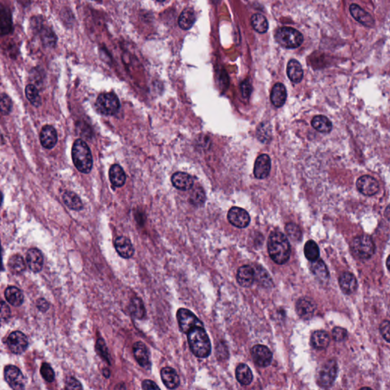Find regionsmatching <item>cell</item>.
Masks as SVG:
<instances>
[{"label": "cell", "mask_w": 390, "mask_h": 390, "mask_svg": "<svg viewBox=\"0 0 390 390\" xmlns=\"http://www.w3.org/2000/svg\"><path fill=\"white\" fill-rule=\"evenodd\" d=\"M267 250L273 261L278 264L287 262L291 254L288 239L284 233L279 231L270 233L267 241Z\"/></svg>", "instance_id": "1"}, {"label": "cell", "mask_w": 390, "mask_h": 390, "mask_svg": "<svg viewBox=\"0 0 390 390\" xmlns=\"http://www.w3.org/2000/svg\"><path fill=\"white\" fill-rule=\"evenodd\" d=\"M191 351L199 358H206L211 353V343L204 327H196L188 333Z\"/></svg>", "instance_id": "2"}, {"label": "cell", "mask_w": 390, "mask_h": 390, "mask_svg": "<svg viewBox=\"0 0 390 390\" xmlns=\"http://www.w3.org/2000/svg\"><path fill=\"white\" fill-rule=\"evenodd\" d=\"M72 159L74 166L84 174H89L93 166V158L90 148L81 139L74 142L72 148Z\"/></svg>", "instance_id": "3"}, {"label": "cell", "mask_w": 390, "mask_h": 390, "mask_svg": "<svg viewBox=\"0 0 390 390\" xmlns=\"http://www.w3.org/2000/svg\"><path fill=\"white\" fill-rule=\"evenodd\" d=\"M276 41L286 48H299L303 42V36L300 31L291 27H282L276 32Z\"/></svg>", "instance_id": "4"}, {"label": "cell", "mask_w": 390, "mask_h": 390, "mask_svg": "<svg viewBox=\"0 0 390 390\" xmlns=\"http://www.w3.org/2000/svg\"><path fill=\"white\" fill-rule=\"evenodd\" d=\"M118 97L113 92H106L99 95L95 102V108L101 115L112 116L120 109Z\"/></svg>", "instance_id": "5"}, {"label": "cell", "mask_w": 390, "mask_h": 390, "mask_svg": "<svg viewBox=\"0 0 390 390\" xmlns=\"http://www.w3.org/2000/svg\"><path fill=\"white\" fill-rule=\"evenodd\" d=\"M353 253L361 259H368L375 253V245L372 239L367 235L357 236L351 244Z\"/></svg>", "instance_id": "6"}, {"label": "cell", "mask_w": 390, "mask_h": 390, "mask_svg": "<svg viewBox=\"0 0 390 390\" xmlns=\"http://www.w3.org/2000/svg\"><path fill=\"white\" fill-rule=\"evenodd\" d=\"M338 374V365L334 360L325 363L317 374V383L321 387L328 388L334 384Z\"/></svg>", "instance_id": "7"}, {"label": "cell", "mask_w": 390, "mask_h": 390, "mask_svg": "<svg viewBox=\"0 0 390 390\" xmlns=\"http://www.w3.org/2000/svg\"><path fill=\"white\" fill-rule=\"evenodd\" d=\"M177 320L181 331L188 334L196 327H204L202 322L187 309H179L177 312Z\"/></svg>", "instance_id": "8"}, {"label": "cell", "mask_w": 390, "mask_h": 390, "mask_svg": "<svg viewBox=\"0 0 390 390\" xmlns=\"http://www.w3.org/2000/svg\"><path fill=\"white\" fill-rule=\"evenodd\" d=\"M4 377L7 384L15 390H24L26 384L25 376L15 366L8 365L4 370Z\"/></svg>", "instance_id": "9"}, {"label": "cell", "mask_w": 390, "mask_h": 390, "mask_svg": "<svg viewBox=\"0 0 390 390\" xmlns=\"http://www.w3.org/2000/svg\"><path fill=\"white\" fill-rule=\"evenodd\" d=\"M6 344L10 351L13 354H21L25 352L28 348V338L21 331H13L8 335Z\"/></svg>", "instance_id": "10"}, {"label": "cell", "mask_w": 390, "mask_h": 390, "mask_svg": "<svg viewBox=\"0 0 390 390\" xmlns=\"http://www.w3.org/2000/svg\"><path fill=\"white\" fill-rule=\"evenodd\" d=\"M255 364L259 367H268L272 361L273 354L268 348L261 344L255 345L251 350Z\"/></svg>", "instance_id": "11"}, {"label": "cell", "mask_w": 390, "mask_h": 390, "mask_svg": "<svg viewBox=\"0 0 390 390\" xmlns=\"http://www.w3.org/2000/svg\"><path fill=\"white\" fill-rule=\"evenodd\" d=\"M229 222L237 228H246L250 223V216L244 209L233 207L229 210L227 215Z\"/></svg>", "instance_id": "12"}, {"label": "cell", "mask_w": 390, "mask_h": 390, "mask_svg": "<svg viewBox=\"0 0 390 390\" xmlns=\"http://www.w3.org/2000/svg\"><path fill=\"white\" fill-rule=\"evenodd\" d=\"M356 186L357 190L366 196H374L380 189L377 179L370 176H361L357 179Z\"/></svg>", "instance_id": "13"}, {"label": "cell", "mask_w": 390, "mask_h": 390, "mask_svg": "<svg viewBox=\"0 0 390 390\" xmlns=\"http://www.w3.org/2000/svg\"><path fill=\"white\" fill-rule=\"evenodd\" d=\"M317 305L312 299L303 297L296 304V311L300 318L303 320H310L315 314Z\"/></svg>", "instance_id": "14"}, {"label": "cell", "mask_w": 390, "mask_h": 390, "mask_svg": "<svg viewBox=\"0 0 390 390\" xmlns=\"http://www.w3.org/2000/svg\"><path fill=\"white\" fill-rule=\"evenodd\" d=\"M133 355L136 362L145 369H150L151 361L147 347L141 341H137L133 346Z\"/></svg>", "instance_id": "15"}, {"label": "cell", "mask_w": 390, "mask_h": 390, "mask_svg": "<svg viewBox=\"0 0 390 390\" xmlns=\"http://www.w3.org/2000/svg\"><path fill=\"white\" fill-rule=\"evenodd\" d=\"M349 10L351 16L364 26L372 28L375 25V21L371 14L366 12L365 10L361 8L359 5L355 3L351 4Z\"/></svg>", "instance_id": "16"}, {"label": "cell", "mask_w": 390, "mask_h": 390, "mask_svg": "<svg viewBox=\"0 0 390 390\" xmlns=\"http://www.w3.org/2000/svg\"><path fill=\"white\" fill-rule=\"evenodd\" d=\"M271 162L267 154L259 156L255 162L254 175L259 179H266L270 174Z\"/></svg>", "instance_id": "17"}, {"label": "cell", "mask_w": 390, "mask_h": 390, "mask_svg": "<svg viewBox=\"0 0 390 390\" xmlns=\"http://www.w3.org/2000/svg\"><path fill=\"white\" fill-rule=\"evenodd\" d=\"M58 133L55 128L51 125H45L41 130L40 140L41 145L45 149H51L58 143Z\"/></svg>", "instance_id": "18"}, {"label": "cell", "mask_w": 390, "mask_h": 390, "mask_svg": "<svg viewBox=\"0 0 390 390\" xmlns=\"http://www.w3.org/2000/svg\"><path fill=\"white\" fill-rule=\"evenodd\" d=\"M26 261L30 270L38 273L42 270L44 265V257L38 249H31L27 253Z\"/></svg>", "instance_id": "19"}, {"label": "cell", "mask_w": 390, "mask_h": 390, "mask_svg": "<svg viewBox=\"0 0 390 390\" xmlns=\"http://www.w3.org/2000/svg\"><path fill=\"white\" fill-rule=\"evenodd\" d=\"M172 183L176 189L181 191H189L194 186L193 178L186 172H176L172 176Z\"/></svg>", "instance_id": "20"}, {"label": "cell", "mask_w": 390, "mask_h": 390, "mask_svg": "<svg viewBox=\"0 0 390 390\" xmlns=\"http://www.w3.org/2000/svg\"><path fill=\"white\" fill-rule=\"evenodd\" d=\"M115 246L118 254L124 259H130L134 254V248L131 242L125 236H119L117 238Z\"/></svg>", "instance_id": "21"}, {"label": "cell", "mask_w": 390, "mask_h": 390, "mask_svg": "<svg viewBox=\"0 0 390 390\" xmlns=\"http://www.w3.org/2000/svg\"><path fill=\"white\" fill-rule=\"evenodd\" d=\"M161 378L164 385L169 390L178 388L180 384V379L176 370L166 367L161 371Z\"/></svg>", "instance_id": "22"}, {"label": "cell", "mask_w": 390, "mask_h": 390, "mask_svg": "<svg viewBox=\"0 0 390 390\" xmlns=\"http://www.w3.org/2000/svg\"><path fill=\"white\" fill-rule=\"evenodd\" d=\"M236 279L243 287H251L255 280V270L251 266L243 265L238 270Z\"/></svg>", "instance_id": "23"}, {"label": "cell", "mask_w": 390, "mask_h": 390, "mask_svg": "<svg viewBox=\"0 0 390 390\" xmlns=\"http://www.w3.org/2000/svg\"><path fill=\"white\" fill-rule=\"evenodd\" d=\"M286 99H287V90L284 84L280 82L276 83L270 92L271 103L277 108H281L285 104Z\"/></svg>", "instance_id": "24"}, {"label": "cell", "mask_w": 390, "mask_h": 390, "mask_svg": "<svg viewBox=\"0 0 390 390\" xmlns=\"http://www.w3.org/2000/svg\"><path fill=\"white\" fill-rule=\"evenodd\" d=\"M339 285L344 294H353L357 288V279L351 273H344L339 277Z\"/></svg>", "instance_id": "25"}, {"label": "cell", "mask_w": 390, "mask_h": 390, "mask_svg": "<svg viewBox=\"0 0 390 390\" xmlns=\"http://www.w3.org/2000/svg\"><path fill=\"white\" fill-rule=\"evenodd\" d=\"M109 179L112 186L116 188H122L126 182V174L120 165L112 166L109 170Z\"/></svg>", "instance_id": "26"}, {"label": "cell", "mask_w": 390, "mask_h": 390, "mask_svg": "<svg viewBox=\"0 0 390 390\" xmlns=\"http://www.w3.org/2000/svg\"><path fill=\"white\" fill-rule=\"evenodd\" d=\"M287 73L289 79L294 83H300L303 78L301 64L296 60H291L287 64Z\"/></svg>", "instance_id": "27"}, {"label": "cell", "mask_w": 390, "mask_h": 390, "mask_svg": "<svg viewBox=\"0 0 390 390\" xmlns=\"http://www.w3.org/2000/svg\"><path fill=\"white\" fill-rule=\"evenodd\" d=\"M310 270L314 276L321 282H325L328 280L329 274L328 269L324 261L321 259H317L316 261H312Z\"/></svg>", "instance_id": "28"}, {"label": "cell", "mask_w": 390, "mask_h": 390, "mask_svg": "<svg viewBox=\"0 0 390 390\" xmlns=\"http://www.w3.org/2000/svg\"><path fill=\"white\" fill-rule=\"evenodd\" d=\"M330 342L329 335L325 331H317L312 334L311 344L317 350H323L328 347Z\"/></svg>", "instance_id": "29"}, {"label": "cell", "mask_w": 390, "mask_h": 390, "mask_svg": "<svg viewBox=\"0 0 390 390\" xmlns=\"http://www.w3.org/2000/svg\"><path fill=\"white\" fill-rule=\"evenodd\" d=\"M236 377L238 382L243 386H248L253 382V375L249 366L241 364L236 367Z\"/></svg>", "instance_id": "30"}, {"label": "cell", "mask_w": 390, "mask_h": 390, "mask_svg": "<svg viewBox=\"0 0 390 390\" xmlns=\"http://www.w3.org/2000/svg\"><path fill=\"white\" fill-rule=\"evenodd\" d=\"M5 297L9 304L13 307H20L23 303L24 295L20 289L8 287L5 291Z\"/></svg>", "instance_id": "31"}, {"label": "cell", "mask_w": 390, "mask_h": 390, "mask_svg": "<svg viewBox=\"0 0 390 390\" xmlns=\"http://www.w3.org/2000/svg\"><path fill=\"white\" fill-rule=\"evenodd\" d=\"M312 126L320 133H328L332 129V124L327 117L317 115L312 120Z\"/></svg>", "instance_id": "32"}, {"label": "cell", "mask_w": 390, "mask_h": 390, "mask_svg": "<svg viewBox=\"0 0 390 390\" xmlns=\"http://www.w3.org/2000/svg\"><path fill=\"white\" fill-rule=\"evenodd\" d=\"M63 200H64V203L66 204V206H67L71 210L79 211L83 208V203H82L80 197L74 192H65L63 195Z\"/></svg>", "instance_id": "33"}, {"label": "cell", "mask_w": 390, "mask_h": 390, "mask_svg": "<svg viewBox=\"0 0 390 390\" xmlns=\"http://www.w3.org/2000/svg\"><path fill=\"white\" fill-rule=\"evenodd\" d=\"M0 20H1V32L2 36L8 35L12 30V15L10 13L9 10L4 7L1 6V12H0Z\"/></svg>", "instance_id": "34"}, {"label": "cell", "mask_w": 390, "mask_h": 390, "mask_svg": "<svg viewBox=\"0 0 390 390\" xmlns=\"http://www.w3.org/2000/svg\"><path fill=\"white\" fill-rule=\"evenodd\" d=\"M195 21H196V16L194 10L188 8L184 10L179 16V25L182 29L189 30L193 26Z\"/></svg>", "instance_id": "35"}, {"label": "cell", "mask_w": 390, "mask_h": 390, "mask_svg": "<svg viewBox=\"0 0 390 390\" xmlns=\"http://www.w3.org/2000/svg\"><path fill=\"white\" fill-rule=\"evenodd\" d=\"M8 267L10 272L13 274H20L25 271L26 266L23 258L19 255H15L8 260Z\"/></svg>", "instance_id": "36"}, {"label": "cell", "mask_w": 390, "mask_h": 390, "mask_svg": "<svg viewBox=\"0 0 390 390\" xmlns=\"http://www.w3.org/2000/svg\"><path fill=\"white\" fill-rule=\"evenodd\" d=\"M129 310L132 316L138 320H141L146 315L144 304H143L141 299L137 298V297L132 299L130 303Z\"/></svg>", "instance_id": "37"}, {"label": "cell", "mask_w": 390, "mask_h": 390, "mask_svg": "<svg viewBox=\"0 0 390 390\" xmlns=\"http://www.w3.org/2000/svg\"><path fill=\"white\" fill-rule=\"evenodd\" d=\"M252 25L259 33H265L268 29V22L267 18L261 14H255L252 17Z\"/></svg>", "instance_id": "38"}, {"label": "cell", "mask_w": 390, "mask_h": 390, "mask_svg": "<svg viewBox=\"0 0 390 390\" xmlns=\"http://www.w3.org/2000/svg\"><path fill=\"white\" fill-rule=\"evenodd\" d=\"M304 254L309 261H314L320 257L318 245L313 240H309L304 246Z\"/></svg>", "instance_id": "39"}, {"label": "cell", "mask_w": 390, "mask_h": 390, "mask_svg": "<svg viewBox=\"0 0 390 390\" xmlns=\"http://www.w3.org/2000/svg\"><path fill=\"white\" fill-rule=\"evenodd\" d=\"M40 35H41V41H42L45 47L54 48L56 45V35L54 33V31L51 28H41V31H40Z\"/></svg>", "instance_id": "40"}, {"label": "cell", "mask_w": 390, "mask_h": 390, "mask_svg": "<svg viewBox=\"0 0 390 390\" xmlns=\"http://www.w3.org/2000/svg\"><path fill=\"white\" fill-rule=\"evenodd\" d=\"M25 95H26L27 99L34 106L39 107L41 105L39 91L35 85H32V84L27 85L25 88Z\"/></svg>", "instance_id": "41"}, {"label": "cell", "mask_w": 390, "mask_h": 390, "mask_svg": "<svg viewBox=\"0 0 390 390\" xmlns=\"http://www.w3.org/2000/svg\"><path fill=\"white\" fill-rule=\"evenodd\" d=\"M286 233L287 236L294 241H300L301 240L302 232L300 227L295 223H290L286 225Z\"/></svg>", "instance_id": "42"}, {"label": "cell", "mask_w": 390, "mask_h": 390, "mask_svg": "<svg viewBox=\"0 0 390 390\" xmlns=\"http://www.w3.org/2000/svg\"><path fill=\"white\" fill-rule=\"evenodd\" d=\"M190 201L194 205L199 206L205 202V193L203 189L200 187L195 188L192 193L191 194Z\"/></svg>", "instance_id": "43"}, {"label": "cell", "mask_w": 390, "mask_h": 390, "mask_svg": "<svg viewBox=\"0 0 390 390\" xmlns=\"http://www.w3.org/2000/svg\"><path fill=\"white\" fill-rule=\"evenodd\" d=\"M41 374L43 378L49 383H52L55 379L54 370L52 369V367L50 366V364H47V363H44L41 366Z\"/></svg>", "instance_id": "44"}, {"label": "cell", "mask_w": 390, "mask_h": 390, "mask_svg": "<svg viewBox=\"0 0 390 390\" xmlns=\"http://www.w3.org/2000/svg\"><path fill=\"white\" fill-rule=\"evenodd\" d=\"M255 280H258V282H260L264 285H267V284L270 285L271 283V280H270L267 271L264 269L259 268V267L256 269V272L255 273Z\"/></svg>", "instance_id": "45"}, {"label": "cell", "mask_w": 390, "mask_h": 390, "mask_svg": "<svg viewBox=\"0 0 390 390\" xmlns=\"http://www.w3.org/2000/svg\"><path fill=\"white\" fill-rule=\"evenodd\" d=\"M12 108V102L11 99L5 94L1 95V112L2 115H6L11 112Z\"/></svg>", "instance_id": "46"}, {"label": "cell", "mask_w": 390, "mask_h": 390, "mask_svg": "<svg viewBox=\"0 0 390 390\" xmlns=\"http://www.w3.org/2000/svg\"><path fill=\"white\" fill-rule=\"evenodd\" d=\"M96 350L99 352V355L108 361L109 360V354H108V348H107L106 344H105V341L102 338H99L96 343Z\"/></svg>", "instance_id": "47"}, {"label": "cell", "mask_w": 390, "mask_h": 390, "mask_svg": "<svg viewBox=\"0 0 390 390\" xmlns=\"http://www.w3.org/2000/svg\"><path fill=\"white\" fill-rule=\"evenodd\" d=\"M332 337L334 341L341 342V341H344L348 337V331L341 327H336L333 329Z\"/></svg>", "instance_id": "48"}, {"label": "cell", "mask_w": 390, "mask_h": 390, "mask_svg": "<svg viewBox=\"0 0 390 390\" xmlns=\"http://www.w3.org/2000/svg\"><path fill=\"white\" fill-rule=\"evenodd\" d=\"M380 331H381L383 338L387 342L390 343V322H383L381 323V326H380Z\"/></svg>", "instance_id": "49"}, {"label": "cell", "mask_w": 390, "mask_h": 390, "mask_svg": "<svg viewBox=\"0 0 390 390\" xmlns=\"http://www.w3.org/2000/svg\"><path fill=\"white\" fill-rule=\"evenodd\" d=\"M240 88H241V93L243 98L249 99L250 95H251L252 92H253V87H252L251 83L248 80L243 81L242 82Z\"/></svg>", "instance_id": "50"}, {"label": "cell", "mask_w": 390, "mask_h": 390, "mask_svg": "<svg viewBox=\"0 0 390 390\" xmlns=\"http://www.w3.org/2000/svg\"><path fill=\"white\" fill-rule=\"evenodd\" d=\"M65 384H66V389L67 390H82V389L80 383L74 377H68Z\"/></svg>", "instance_id": "51"}, {"label": "cell", "mask_w": 390, "mask_h": 390, "mask_svg": "<svg viewBox=\"0 0 390 390\" xmlns=\"http://www.w3.org/2000/svg\"><path fill=\"white\" fill-rule=\"evenodd\" d=\"M10 314H11V312H10L9 307L6 305L5 302L2 301V307H1V318H2V321L8 320L10 317Z\"/></svg>", "instance_id": "52"}, {"label": "cell", "mask_w": 390, "mask_h": 390, "mask_svg": "<svg viewBox=\"0 0 390 390\" xmlns=\"http://www.w3.org/2000/svg\"><path fill=\"white\" fill-rule=\"evenodd\" d=\"M142 389L146 390H159V387L153 381L146 380V381H143V383H142Z\"/></svg>", "instance_id": "53"}, {"label": "cell", "mask_w": 390, "mask_h": 390, "mask_svg": "<svg viewBox=\"0 0 390 390\" xmlns=\"http://www.w3.org/2000/svg\"><path fill=\"white\" fill-rule=\"evenodd\" d=\"M37 307L41 312H46L49 309V303L45 299L41 298L37 302Z\"/></svg>", "instance_id": "54"}, {"label": "cell", "mask_w": 390, "mask_h": 390, "mask_svg": "<svg viewBox=\"0 0 390 390\" xmlns=\"http://www.w3.org/2000/svg\"><path fill=\"white\" fill-rule=\"evenodd\" d=\"M384 216L390 222V205H389L388 207L386 208L385 211H384Z\"/></svg>", "instance_id": "55"}, {"label": "cell", "mask_w": 390, "mask_h": 390, "mask_svg": "<svg viewBox=\"0 0 390 390\" xmlns=\"http://www.w3.org/2000/svg\"><path fill=\"white\" fill-rule=\"evenodd\" d=\"M387 266L388 267L389 270H390V256H389L387 261Z\"/></svg>", "instance_id": "56"}, {"label": "cell", "mask_w": 390, "mask_h": 390, "mask_svg": "<svg viewBox=\"0 0 390 390\" xmlns=\"http://www.w3.org/2000/svg\"><path fill=\"white\" fill-rule=\"evenodd\" d=\"M159 2H164L165 0H157Z\"/></svg>", "instance_id": "57"}, {"label": "cell", "mask_w": 390, "mask_h": 390, "mask_svg": "<svg viewBox=\"0 0 390 390\" xmlns=\"http://www.w3.org/2000/svg\"><path fill=\"white\" fill-rule=\"evenodd\" d=\"M213 2H216V1H218V0H213Z\"/></svg>", "instance_id": "58"}]
</instances>
